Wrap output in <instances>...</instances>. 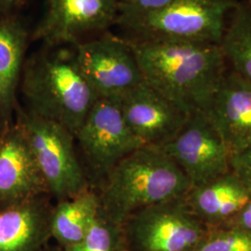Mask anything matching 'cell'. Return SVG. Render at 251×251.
<instances>
[{
	"label": "cell",
	"instance_id": "13",
	"mask_svg": "<svg viewBox=\"0 0 251 251\" xmlns=\"http://www.w3.org/2000/svg\"><path fill=\"white\" fill-rule=\"evenodd\" d=\"M230 152L251 148V84L231 69L205 113Z\"/></svg>",
	"mask_w": 251,
	"mask_h": 251
},
{
	"label": "cell",
	"instance_id": "5",
	"mask_svg": "<svg viewBox=\"0 0 251 251\" xmlns=\"http://www.w3.org/2000/svg\"><path fill=\"white\" fill-rule=\"evenodd\" d=\"M15 123L25 135L49 194L56 202L92 188L74 135L64 126L26 111L19 103Z\"/></svg>",
	"mask_w": 251,
	"mask_h": 251
},
{
	"label": "cell",
	"instance_id": "1",
	"mask_svg": "<svg viewBox=\"0 0 251 251\" xmlns=\"http://www.w3.org/2000/svg\"><path fill=\"white\" fill-rule=\"evenodd\" d=\"M128 44L148 85L188 115L206 113L228 70L220 46L200 42Z\"/></svg>",
	"mask_w": 251,
	"mask_h": 251
},
{
	"label": "cell",
	"instance_id": "6",
	"mask_svg": "<svg viewBox=\"0 0 251 251\" xmlns=\"http://www.w3.org/2000/svg\"><path fill=\"white\" fill-rule=\"evenodd\" d=\"M92 188L99 190L117 164L144 146L126 123L119 100L98 98L75 134Z\"/></svg>",
	"mask_w": 251,
	"mask_h": 251
},
{
	"label": "cell",
	"instance_id": "11",
	"mask_svg": "<svg viewBox=\"0 0 251 251\" xmlns=\"http://www.w3.org/2000/svg\"><path fill=\"white\" fill-rule=\"evenodd\" d=\"M126 123L143 144L161 147L172 140L189 115L145 81L120 99Z\"/></svg>",
	"mask_w": 251,
	"mask_h": 251
},
{
	"label": "cell",
	"instance_id": "26",
	"mask_svg": "<svg viewBox=\"0 0 251 251\" xmlns=\"http://www.w3.org/2000/svg\"><path fill=\"white\" fill-rule=\"evenodd\" d=\"M246 1H248V2H250L251 4V0H246Z\"/></svg>",
	"mask_w": 251,
	"mask_h": 251
},
{
	"label": "cell",
	"instance_id": "12",
	"mask_svg": "<svg viewBox=\"0 0 251 251\" xmlns=\"http://www.w3.org/2000/svg\"><path fill=\"white\" fill-rule=\"evenodd\" d=\"M43 196H50L45 179L14 122L0 134V207Z\"/></svg>",
	"mask_w": 251,
	"mask_h": 251
},
{
	"label": "cell",
	"instance_id": "23",
	"mask_svg": "<svg viewBox=\"0 0 251 251\" xmlns=\"http://www.w3.org/2000/svg\"><path fill=\"white\" fill-rule=\"evenodd\" d=\"M221 228H233L251 233V199L227 225Z\"/></svg>",
	"mask_w": 251,
	"mask_h": 251
},
{
	"label": "cell",
	"instance_id": "9",
	"mask_svg": "<svg viewBox=\"0 0 251 251\" xmlns=\"http://www.w3.org/2000/svg\"><path fill=\"white\" fill-rule=\"evenodd\" d=\"M117 0H44L43 15L31 32L41 45L74 46L116 25Z\"/></svg>",
	"mask_w": 251,
	"mask_h": 251
},
{
	"label": "cell",
	"instance_id": "16",
	"mask_svg": "<svg viewBox=\"0 0 251 251\" xmlns=\"http://www.w3.org/2000/svg\"><path fill=\"white\" fill-rule=\"evenodd\" d=\"M185 201L208 228L227 225L251 199V192L232 171L206 184L190 189Z\"/></svg>",
	"mask_w": 251,
	"mask_h": 251
},
{
	"label": "cell",
	"instance_id": "2",
	"mask_svg": "<svg viewBox=\"0 0 251 251\" xmlns=\"http://www.w3.org/2000/svg\"><path fill=\"white\" fill-rule=\"evenodd\" d=\"M19 93L26 111L75 134L99 97L84 76L73 46L41 45L27 56Z\"/></svg>",
	"mask_w": 251,
	"mask_h": 251
},
{
	"label": "cell",
	"instance_id": "18",
	"mask_svg": "<svg viewBox=\"0 0 251 251\" xmlns=\"http://www.w3.org/2000/svg\"><path fill=\"white\" fill-rule=\"evenodd\" d=\"M220 48L229 69L251 84V4L243 0L231 12Z\"/></svg>",
	"mask_w": 251,
	"mask_h": 251
},
{
	"label": "cell",
	"instance_id": "22",
	"mask_svg": "<svg viewBox=\"0 0 251 251\" xmlns=\"http://www.w3.org/2000/svg\"><path fill=\"white\" fill-rule=\"evenodd\" d=\"M230 169L251 194V148L231 154Z\"/></svg>",
	"mask_w": 251,
	"mask_h": 251
},
{
	"label": "cell",
	"instance_id": "4",
	"mask_svg": "<svg viewBox=\"0 0 251 251\" xmlns=\"http://www.w3.org/2000/svg\"><path fill=\"white\" fill-rule=\"evenodd\" d=\"M239 0H173L164 9L136 17H118L121 37L131 43L200 42L220 44Z\"/></svg>",
	"mask_w": 251,
	"mask_h": 251
},
{
	"label": "cell",
	"instance_id": "14",
	"mask_svg": "<svg viewBox=\"0 0 251 251\" xmlns=\"http://www.w3.org/2000/svg\"><path fill=\"white\" fill-rule=\"evenodd\" d=\"M31 33L14 14H0V134L15 122Z\"/></svg>",
	"mask_w": 251,
	"mask_h": 251
},
{
	"label": "cell",
	"instance_id": "19",
	"mask_svg": "<svg viewBox=\"0 0 251 251\" xmlns=\"http://www.w3.org/2000/svg\"><path fill=\"white\" fill-rule=\"evenodd\" d=\"M65 251H127L122 225L108 217L100 207L84 238Z\"/></svg>",
	"mask_w": 251,
	"mask_h": 251
},
{
	"label": "cell",
	"instance_id": "25",
	"mask_svg": "<svg viewBox=\"0 0 251 251\" xmlns=\"http://www.w3.org/2000/svg\"><path fill=\"white\" fill-rule=\"evenodd\" d=\"M41 251H65V250L63 249V248H61L60 246H58L57 244L50 245V244L49 243Z\"/></svg>",
	"mask_w": 251,
	"mask_h": 251
},
{
	"label": "cell",
	"instance_id": "7",
	"mask_svg": "<svg viewBox=\"0 0 251 251\" xmlns=\"http://www.w3.org/2000/svg\"><path fill=\"white\" fill-rule=\"evenodd\" d=\"M185 197L144 207L122 224L127 251H196L208 227Z\"/></svg>",
	"mask_w": 251,
	"mask_h": 251
},
{
	"label": "cell",
	"instance_id": "10",
	"mask_svg": "<svg viewBox=\"0 0 251 251\" xmlns=\"http://www.w3.org/2000/svg\"><path fill=\"white\" fill-rule=\"evenodd\" d=\"M160 148L178 165L192 187L231 171V154L204 112L189 115L177 135Z\"/></svg>",
	"mask_w": 251,
	"mask_h": 251
},
{
	"label": "cell",
	"instance_id": "3",
	"mask_svg": "<svg viewBox=\"0 0 251 251\" xmlns=\"http://www.w3.org/2000/svg\"><path fill=\"white\" fill-rule=\"evenodd\" d=\"M192 184L160 147L144 145L126 156L98 190L100 207L122 225L136 211L187 195Z\"/></svg>",
	"mask_w": 251,
	"mask_h": 251
},
{
	"label": "cell",
	"instance_id": "20",
	"mask_svg": "<svg viewBox=\"0 0 251 251\" xmlns=\"http://www.w3.org/2000/svg\"><path fill=\"white\" fill-rule=\"evenodd\" d=\"M196 251H251V233L233 228H209Z\"/></svg>",
	"mask_w": 251,
	"mask_h": 251
},
{
	"label": "cell",
	"instance_id": "24",
	"mask_svg": "<svg viewBox=\"0 0 251 251\" xmlns=\"http://www.w3.org/2000/svg\"><path fill=\"white\" fill-rule=\"evenodd\" d=\"M24 0H0V14H13Z\"/></svg>",
	"mask_w": 251,
	"mask_h": 251
},
{
	"label": "cell",
	"instance_id": "17",
	"mask_svg": "<svg viewBox=\"0 0 251 251\" xmlns=\"http://www.w3.org/2000/svg\"><path fill=\"white\" fill-rule=\"evenodd\" d=\"M100 209L99 193L94 188L56 202L50 215L51 239L64 250L80 242Z\"/></svg>",
	"mask_w": 251,
	"mask_h": 251
},
{
	"label": "cell",
	"instance_id": "21",
	"mask_svg": "<svg viewBox=\"0 0 251 251\" xmlns=\"http://www.w3.org/2000/svg\"><path fill=\"white\" fill-rule=\"evenodd\" d=\"M173 0H117L118 17H136L164 9ZM117 17V18H118Z\"/></svg>",
	"mask_w": 251,
	"mask_h": 251
},
{
	"label": "cell",
	"instance_id": "8",
	"mask_svg": "<svg viewBox=\"0 0 251 251\" xmlns=\"http://www.w3.org/2000/svg\"><path fill=\"white\" fill-rule=\"evenodd\" d=\"M73 47L81 71L99 98L119 100L144 81L131 47L120 36L108 31Z\"/></svg>",
	"mask_w": 251,
	"mask_h": 251
},
{
	"label": "cell",
	"instance_id": "15",
	"mask_svg": "<svg viewBox=\"0 0 251 251\" xmlns=\"http://www.w3.org/2000/svg\"><path fill=\"white\" fill-rule=\"evenodd\" d=\"M50 196L0 207V251H41L51 240Z\"/></svg>",
	"mask_w": 251,
	"mask_h": 251
}]
</instances>
